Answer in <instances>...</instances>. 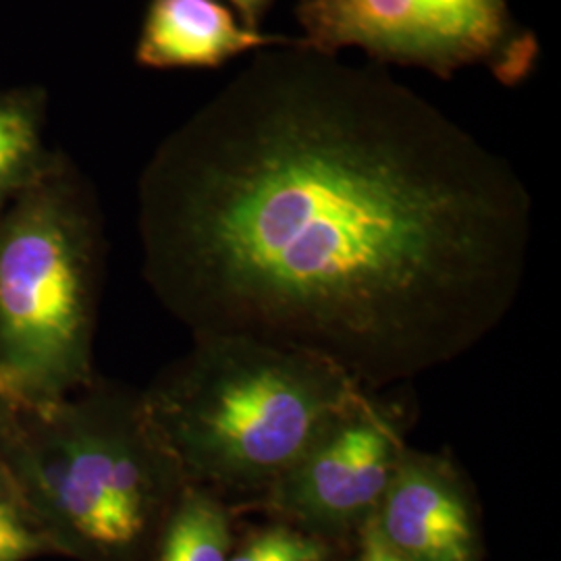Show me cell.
Masks as SVG:
<instances>
[{
	"label": "cell",
	"mask_w": 561,
	"mask_h": 561,
	"mask_svg": "<svg viewBox=\"0 0 561 561\" xmlns=\"http://www.w3.org/2000/svg\"><path fill=\"white\" fill-rule=\"evenodd\" d=\"M144 271L194 340L337 366L364 391L472 352L518 300V171L379 67L285 42L162 144L140 187Z\"/></svg>",
	"instance_id": "6da1fadb"
},
{
	"label": "cell",
	"mask_w": 561,
	"mask_h": 561,
	"mask_svg": "<svg viewBox=\"0 0 561 561\" xmlns=\"http://www.w3.org/2000/svg\"><path fill=\"white\" fill-rule=\"evenodd\" d=\"M364 396L321 358L210 337L196 340L140 405L185 484L264 495Z\"/></svg>",
	"instance_id": "7a4b0ae2"
},
{
	"label": "cell",
	"mask_w": 561,
	"mask_h": 561,
	"mask_svg": "<svg viewBox=\"0 0 561 561\" xmlns=\"http://www.w3.org/2000/svg\"><path fill=\"white\" fill-rule=\"evenodd\" d=\"M96 231L67 185L36 180L0 217V366L36 408L90 375Z\"/></svg>",
	"instance_id": "3957f363"
},
{
	"label": "cell",
	"mask_w": 561,
	"mask_h": 561,
	"mask_svg": "<svg viewBox=\"0 0 561 561\" xmlns=\"http://www.w3.org/2000/svg\"><path fill=\"white\" fill-rule=\"evenodd\" d=\"M21 474L55 516L102 551L136 547L152 514L185 482L141 412L140 398H99L57 414L20 451Z\"/></svg>",
	"instance_id": "277c9868"
},
{
	"label": "cell",
	"mask_w": 561,
	"mask_h": 561,
	"mask_svg": "<svg viewBox=\"0 0 561 561\" xmlns=\"http://www.w3.org/2000/svg\"><path fill=\"white\" fill-rule=\"evenodd\" d=\"M300 21L310 48H358L442 78L486 67L502 81H520L539 50L510 0H301Z\"/></svg>",
	"instance_id": "5b68a950"
},
{
	"label": "cell",
	"mask_w": 561,
	"mask_h": 561,
	"mask_svg": "<svg viewBox=\"0 0 561 561\" xmlns=\"http://www.w3.org/2000/svg\"><path fill=\"white\" fill-rule=\"evenodd\" d=\"M405 449L396 416L364 396L262 500L319 539L362 530L375 516Z\"/></svg>",
	"instance_id": "8992f818"
},
{
	"label": "cell",
	"mask_w": 561,
	"mask_h": 561,
	"mask_svg": "<svg viewBox=\"0 0 561 561\" xmlns=\"http://www.w3.org/2000/svg\"><path fill=\"white\" fill-rule=\"evenodd\" d=\"M373 524L405 561H479L468 486L447 456L405 449Z\"/></svg>",
	"instance_id": "52a82bcc"
},
{
	"label": "cell",
	"mask_w": 561,
	"mask_h": 561,
	"mask_svg": "<svg viewBox=\"0 0 561 561\" xmlns=\"http://www.w3.org/2000/svg\"><path fill=\"white\" fill-rule=\"evenodd\" d=\"M289 41L248 27L221 0H152L136 59L152 69L219 67Z\"/></svg>",
	"instance_id": "ba28073f"
},
{
	"label": "cell",
	"mask_w": 561,
	"mask_h": 561,
	"mask_svg": "<svg viewBox=\"0 0 561 561\" xmlns=\"http://www.w3.org/2000/svg\"><path fill=\"white\" fill-rule=\"evenodd\" d=\"M231 516L213 491L185 484L173 503L157 561H227Z\"/></svg>",
	"instance_id": "9c48e42d"
},
{
	"label": "cell",
	"mask_w": 561,
	"mask_h": 561,
	"mask_svg": "<svg viewBox=\"0 0 561 561\" xmlns=\"http://www.w3.org/2000/svg\"><path fill=\"white\" fill-rule=\"evenodd\" d=\"M41 111L21 94H0V213L7 202L38 180Z\"/></svg>",
	"instance_id": "30bf717a"
},
{
	"label": "cell",
	"mask_w": 561,
	"mask_h": 561,
	"mask_svg": "<svg viewBox=\"0 0 561 561\" xmlns=\"http://www.w3.org/2000/svg\"><path fill=\"white\" fill-rule=\"evenodd\" d=\"M327 542L289 524H275L231 551L227 561H324Z\"/></svg>",
	"instance_id": "8fae6325"
},
{
	"label": "cell",
	"mask_w": 561,
	"mask_h": 561,
	"mask_svg": "<svg viewBox=\"0 0 561 561\" xmlns=\"http://www.w3.org/2000/svg\"><path fill=\"white\" fill-rule=\"evenodd\" d=\"M42 542L21 520L11 502H0V561H23L36 556Z\"/></svg>",
	"instance_id": "7c38bea8"
},
{
	"label": "cell",
	"mask_w": 561,
	"mask_h": 561,
	"mask_svg": "<svg viewBox=\"0 0 561 561\" xmlns=\"http://www.w3.org/2000/svg\"><path fill=\"white\" fill-rule=\"evenodd\" d=\"M34 408L36 403L25 396L20 382L0 366V422L9 421L21 414L23 410H34Z\"/></svg>",
	"instance_id": "4fadbf2b"
},
{
	"label": "cell",
	"mask_w": 561,
	"mask_h": 561,
	"mask_svg": "<svg viewBox=\"0 0 561 561\" xmlns=\"http://www.w3.org/2000/svg\"><path fill=\"white\" fill-rule=\"evenodd\" d=\"M362 556L360 561H405L393 549L382 541L379 530L375 528L373 518L362 526Z\"/></svg>",
	"instance_id": "5bb4252c"
},
{
	"label": "cell",
	"mask_w": 561,
	"mask_h": 561,
	"mask_svg": "<svg viewBox=\"0 0 561 561\" xmlns=\"http://www.w3.org/2000/svg\"><path fill=\"white\" fill-rule=\"evenodd\" d=\"M233 4V9L238 11L240 20L252 27V30H259V23H261L262 13L264 9L268 7V0H229Z\"/></svg>",
	"instance_id": "9a60e30c"
},
{
	"label": "cell",
	"mask_w": 561,
	"mask_h": 561,
	"mask_svg": "<svg viewBox=\"0 0 561 561\" xmlns=\"http://www.w3.org/2000/svg\"><path fill=\"white\" fill-rule=\"evenodd\" d=\"M11 495H13V481L9 470L0 461V502H11Z\"/></svg>",
	"instance_id": "2e32d148"
}]
</instances>
